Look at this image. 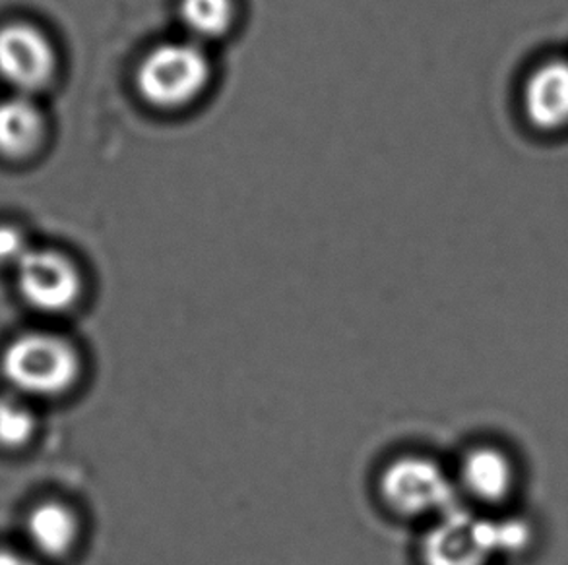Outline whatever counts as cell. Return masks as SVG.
Returning a JSON list of instances; mask_svg holds the SVG:
<instances>
[{
    "label": "cell",
    "instance_id": "cell-5",
    "mask_svg": "<svg viewBox=\"0 0 568 565\" xmlns=\"http://www.w3.org/2000/svg\"><path fill=\"white\" fill-rule=\"evenodd\" d=\"M423 565H493L499 562L491 513L454 507L423 536Z\"/></svg>",
    "mask_w": 568,
    "mask_h": 565
},
{
    "label": "cell",
    "instance_id": "cell-3",
    "mask_svg": "<svg viewBox=\"0 0 568 565\" xmlns=\"http://www.w3.org/2000/svg\"><path fill=\"white\" fill-rule=\"evenodd\" d=\"M207 54L192 41L158 45L140 62L136 85L144 100L160 109L185 107L210 82Z\"/></svg>",
    "mask_w": 568,
    "mask_h": 565
},
{
    "label": "cell",
    "instance_id": "cell-1",
    "mask_svg": "<svg viewBox=\"0 0 568 565\" xmlns=\"http://www.w3.org/2000/svg\"><path fill=\"white\" fill-rule=\"evenodd\" d=\"M0 370L22 398H61L80 382L82 357L67 337L28 331L7 345Z\"/></svg>",
    "mask_w": 568,
    "mask_h": 565
},
{
    "label": "cell",
    "instance_id": "cell-12",
    "mask_svg": "<svg viewBox=\"0 0 568 565\" xmlns=\"http://www.w3.org/2000/svg\"><path fill=\"white\" fill-rule=\"evenodd\" d=\"M36 430L38 417L26 398L18 393L0 396V448H23L36 435Z\"/></svg>",
    "mask_w": 568,
    "mask_h": 565
},
{
    "label": "cell",
    "instance_id": "cell-8",
    "mask_svg": "<svg viewBox=\"0 0 568 565\" xmlns=\"http://www.w3.org/2000/svg\"><path fill=\"white\" fill-rule=\"evenodd\" d=\"M82 535L78 513L59 500L36 505L26 520V536L39 556L67 558L74 552Z\"/></svg>",
    "mask_w": 568,
    "mask_h": 565
},
{
    "label": "cell",
    "instance_id": "cell-11",
    "mask_svg": "<svg viewBox=\"0 0 568 565\" xmlns=\"http://www.w3.org/2000/svg\"><path fill=\"white\" fill-rule=\"evenodd\" d=\"M179 14L192 38L217 39L231 30L235 4L233 0H181Z\"/></svg>",
    "mask_w": 568,
    "mask_h": 565
},
{
    "label": "cell",
    "instance_id": "cell-14",
    "mask_svg": "<svg viewBox=\"0 0 568 565\" xmlns=\"http://www.w3.org/2000/svg\"><path fill=\"white\" fill-rule=\"evenodd\" d=\"M0 565H41L36 559L22 554V552L12 551V548H0Z\"/></svg>",
    "mask_w": 568,
    "mask_h": 565
},
{
    "label": "cell",
    "instance_id": "cell-2",
    "mask_svg": "<svg viewBox=\"0 0 568 565\" xmlns=\"http://www.w3.org/2000/svg\"><path fill=\"white\" fill-rule=\"evenodd\" d=\"M378 490L384 504L404 517H435L460 505L454 474L427 455H402L386 465Z\"/></svg>",
    "mask_w": 568,
    "mask_h": 565
},
{
    "label": "cell",
    "instance_id": "cell-13",
    "mask_svg": "<svg viewBox=\"0 0 568 565\" xmlns=\"http://www.w3.org/2000/svg\"><path fill=\"white\" fill-rule=\"evenodd\" d=\"M30 250V243L23 237L22 230L10 225H0V266L18 268V264Z\"/></svg>",
    "mask_w": 568,
    "mask_h": 565
},
{
    "label": "cell",
    "instance_id": "cell-4",
    "mask_svg": "<svg viewBox=\"0 0 568 565\" xmlns=\"http://www.w3.org/2000/svg\"><path fill=\"white\" fill-rule=\"evenodd\" d=\"M454 481L460 496H468L481 513H499L515 510L524 471L520 459L507 445L479 442L464 451Z\"/></svg>",
    "mask_w": 568,
    "mask_h": 565
},
{
    "label": "cell",
    "instance_id": "cell-10",
    "mask_svg": "<svg viewBox=\"0 0 568 565\" xmlns=\"http://www.w3.org/2000/svg\"><path fill=\"white\" fill-rule=\"evenodd\" d=\"M43 136V116L33 101L18 95L0 101V152L20 157Z\"/></svg>",
    "mask_w": 568,
    "mask_h": 565
},
{
    "label": "cell",
    "instance_id": "cell-6",
    "mask_svg": "<svg viewBox=\"0 0 568 565\" xmlns=\"http://www.w3.org/2000/svg\"><path fill=\"white\" fill-rule=\"evenodd\" d=\"M16 277L23 300L39 312H69L84 290L77 264L67 254L47 248H31L18 264Z\"/></svg>",
    "mask_w": 568,
    "mask_h": 565
},
{
    "label": "cell",
    "instance_id": "cell-9",
    "mask_svg": "<svg viewBox=\"0 0 568 565\" xmlns=\"http://www.w3.org/2000/svg\"><path fill=\"white\" fill-rule=\"evenodd\" d=\"M531 124L555 131L568 124V61H551L531 74L524 90Z\"/></svg>",
    "mask_w": 568,
    "mask_h": 565
},
{
    "label": "cell",
    "instance_id": "cell-7",
    "mask_svg": "<svg viewBox=\"0 0 568 565\" xmlns=\"http://www.w3.org/2000/svg\"><path fill=\"white\" fill-rule=\"evenodd\" d=\"M53 72V47L41 31L28 23H10L0 30V76L22 92H33Z\"/></svg>",
    "mask_w": 568,
    "mask_h": 565
}]
</instances>
